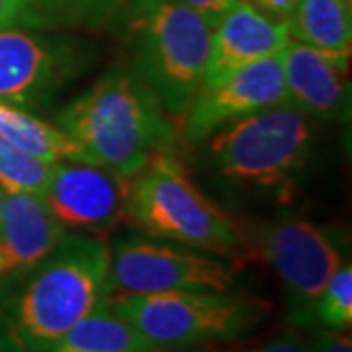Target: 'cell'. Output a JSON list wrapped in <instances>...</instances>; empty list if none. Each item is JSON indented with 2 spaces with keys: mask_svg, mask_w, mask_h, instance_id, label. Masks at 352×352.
Returning <instances> with one entry per match:
<instances>
[{
  "mask_svg": "<svg viewBox=\"0 0 352 352\" xmlns=\"http://www.w3.org/2000/svg\"><path fill=\"white\" fill-rule=\"evenodd\" d=\"M0 305V352H47L110 296V247L67 233Z\"/></svg>",
  "mask_w": 352,
  "mask_h": 352,
  "instance_id": "1",
  "label": "cell"
},
{
  "mask_svg": "<svg viewBox=\"0 0 352 352\" xmlns=\"http://www.w3.org/2000/svg\"><path fill=\"white\" fill-rule=\"evenodd\" d=\"M55 126L90 164L133 178L159 155L173 153L176 127L133 69H112L55 118Z\"/></svg>",
  "mask_w": 352,
  "mask_h": 352,
  "instance_id": "2",
  "label": "cell"
},
{
  "mask_svg": "<svg viewBox=\"0 0 352 352\" xmlns=\"http://www.w3.org/2000/svg\"><path fill=\"white\" fill-rule=\"evenodd\" d=\"M208 139V159L217 178L280 200L298 190V178L314 153L309 118L288 104L241 118Z\"/></svg>",
  "mask_w": 352,
  "mask_h": 352,
  "instance_id": "3",
  "label": "cell"
},
{
  "mask_svg": "<svg viewBox=\"0 0 352 352\" xmlns=\"http://www.w3.org/2000/svg\"><path fill=\"white\" fill-rule=\"evenodd\" d=\"M127 34L133 71L166 112L182 118L204 82L210 24L182 0H131Z\"/></svg>",
  "mask_w": 352,
  "mask_h": 352,
  "instance_id": "4",
  "label": "cell"
},
{
  "mask_svg": "<svg viewBox=\"0 0 352 352\" xmlns=\"http://www.w3.org/2000/svg\"><path fill=\"white\" fill-rule=\"evenodd\" d=\"M126 215L149 237L212 254H231L245 233L201 192L173 153H164L129 178Z\"/></svg>",
  "mask_w": 352,
  "mask_h": 352,
  "instance_id": "5",
  "label": "cell"
},
{
  "mask_svg": "<svg viewBox=\"0 0 352 352\" xmlns=\"http://www.w3.org/2000/svg\"><path fill=\"white\" fill-rule=\"evenodd\" d=\"M108 303L157 351L235 340L261 325L266 315L263 302L229 292L108 296Z\"/></svg>",
  "mask_w": 352,
  "mask_h": 352,
  "instance_id": "6",
  "label": "cell"
},
{
  "mask_svg": "<svg viewBox=\"0 0 352 352\" xmlns=\"http://www.w3.org/2000/svg\"><path fill=\"white\" fill-rule=\"evenodd\" d=\"M245 243L276 272L289 325L317 327L315 303L342 264V252L331 231L305 219H278L252 227Z\"/></svg>",
  "mask_w": 352,
  "mask_h": 352,
  "instance_id": "7",
  "label": "cell"
},
{
  "mask_svg": "<svg viewBox=\"0 0 352 352\" xmlns=\"http://www.w3.org/2000/svg\"><path fill=\"white\" fill-rule=\"evenodd\" d=\"M235 272L214 254L178 243L124 237L110 249V296L159 292H231Z\"/></svg>",
  "mask_w": 352,
  "mask_h": 352,
  "instance_id": "8",
  "label": "cell"
},
{
  "mask_svg": "<svg viewBox=\"0 0 352 352\" xmlns=\"http://www.w3.org/2000/svg\"><path fill=\"white\" fill-rule=\"evenodd\" d=\"M92 63L82 41L36 32L0 30V100L24 110L47 108Z\"/></svg>",
  "mask_w": 352,
  "mask_h": 352,
  "instance_id": "9",
  "label": "cell"
},
{
  "mask_svg": "<svg viewBox=\"0 0 352 352\" xmlns=\"http://www.w3.org/2000/svg\"><path fill=\"white\" fill-rule=\"evenodd\" d=\"M278 104H286L280 53L201 82L182 116V131L188 143H200L217 129Z\"/></svg>",
  "mask_w": 352,
  "mask_h": 352,
  "instance_id": "10",
  "label": "cell"
},
{
  "mask_svg": "<svg viewBox=\"0 0 352 352\" xmlns=\"http://www.w3.org/2000/svg\"><path fill=\"white\" fill-rule=\"evenodd\" d=\"M41 198L67 231L96 237L126 217L127 182L98 164L57 163Z\"/></svg>",
  "mask_w": 352,
  "mask_h": 352,
  "instance_id": "11",
  "label": "cell"
},
{
  "mask_svg": "<svg viewBox=\"0 0 352 352\" xmlns=\"http://www.w3.org/2000/svg\"><path fill=\"white\" fill-rule=\"evenodd\" d=\"M286 104L319 122H340L349 112V61L300 41L280 51Z\"/></svg>",
  "mask_w": 352,
  "mask_h": 352,
  "instance_id": "12",
  "label": "cell"
},
{
  "mask_svg": "<svg viewBox=\"0 0 352 352\" xmlns=\"http://www.w3.org/2000/svg\"><path fill=\"white\" fill-rule=\"evenodd\" d=\"M67 235L38 194H6L0 214V286L32 272Z\"/></svg>",
  "mask_w": 352,
  "mask_h": 352,
  "instance_id": "13",
  "label": "cell"
},
{
  "mask_svg": "<svg viewBox=\"0 0 352 352\" xmlns=\"http://www.w3.org/2000/svg\"><path fill=\"white\" fill-rule=\"evenodd\" d=\"M289 41L286 22L268 18L245 0H235L212 30L204 82H212L245 65L278 55Z\"/></svg>",
  "mask_w": 352,
  "mask_h": 352,
  "instance_id": "14",
  "label": "cell"
},
{
  "mask_svg": "<svg viewBox=\"0 0 352 352\" xmlns=\"http://www.w3.org/2000/svg\"><path fill=\"white\" fill-rule=\"evenodd\" d=\"M289 38L337 59H351L352 0H298L286 20Z\"/></svg>",
  "mask_w": 352,
  "mask_h": 352,
  "instance_id": "15",
  "label": "cell"
},
{
  "mask_svg": "<svg viewBox=\"0 0 352 352\" xmlns=\"http://www.w3.org/2000/svg\"><path fill=\"white\" fill-rule=\"evenodd\" d=\"M0 141L50 164L61 163V161L88 163L85 153L59 127L43 122L36 113L28 112L20 106L2 100H0Z\"/></svg>",
  "mask_w": 352,
  "mask_h": 352,
  "instance_id": "16",
  "label": "cell"
},
{
  "mask_svg": "<svg viewBox=\"0 0 352 352\" xmlns=\"http://www.w3.org/2000/svg\"><path fill=\"white\" fill-rule=\"evenodd\" d=\"M149 340L113 314L108 300L78 321L47 352H155Z\"/></svg>",
  "mask_w": 352,
  "mask_h": 352,
  "instance_id": "17",
  "label": "cell"
},
{
  "mask_svg": "<svg viewBox=\"0 0 352 352\" xmlns=\"http://www.w3.org/2000/svg\"><path fill=\"white\" fill-rule=\"evenodd\" d=\"M122 2L124 0H34L41 30L110 24L122 10Z\"/></svg>",
  "mask_w": 352,
  "mask_h": 352,
  "instance_id": "18",
  "label": "cell"
},
{
  "mask_svg": "<svg viewBox=\"0 0 352 352\" xmlns=\"http://www.w3.org/2000/svg\"><path fill=\"white\" fill-rule=\"evenodd\" d=\"M51 173H53V164L45 163L34 155L18 151L2 141V145H0V188L6 194L43 196Z\"/></svg>",
  "mask_w": 352,
  "mask_h": 352,
  "instance_id": "19",
  "label": "cell"
},
{
  "mask_svg": "<svg viewBox=\"0 0 352 352\" xmlns=\"http://www.w3.org/2000/svg\"><path fill=\"white\" fill-rule=\"evenodd\" d=\"M315 325L327 331H349L352 325V268L342 263L315 303ZM315 327V329H317Z\"/></svg>",
  "mask_w": 352,
  "mask_h": 352,
  "instance_id": "20",
  "label": "cell"
},
{
  "mask_svg": "<svg viewBox=\"0 0 352 352\" xmlns=\"http://www.w3.org/2000/svg\"><path fill=\"white\" fill-rule=\"evenodd\" d=\"M6 28L41 30L34 0H0V30Z\"/></svg>",
  "mask_w": 352,
  "mask_h": 352,
  "instance_id": "21",
  "label": "cell"
},
{
  "mask_svg": "<svg viewBox=\"0 0 352 352\" xmlns=\"http://www.w3.org/2000/svg\"><path fill=\"white\" fill-rule=\"evenodd\" d=\"M309 342L315 352H352V340L349 331H327V329H311Z\"/></svg>",
  "mask_w": 352,
  "mask_h": 352,
  "instance_id": "22",
  "label": "cell"
},
{
  "mask_svg": "<svg viewBox=\"0 0 352 352\" xmlns=\"http://www.w3.org/2000/svg\"><path fill=\"white\" fill-rule=\"evenodd\" d=\"M243 352H315L309 339H303L298 333H284L276 339L263 342L258 346H252Z\"/></svg>",
  "mask_w": 352,
  "mask_h": 352,
  "instance_id": "23",
  "label": "cell"
},
{
  "mask_svg": "<svg viewBox=\"0 0 352 352\" xmlns=\"http://www.w3.org/2000/svg\"><path fill=\"white\" fill-rule=\"evenodd\" d=\"M182 2L196 14H200L212 30L226 16L227 10L235 4V0H182Z\"/></svg>",
  "mask_w": 352,
  "mask_h": 352,
  "instance_id": "24",
  "label": "cell"
},
{
  "mask_svg": "<svg viewBox=\"0 0 352 352\" xmlns=\"http://www.w3.org/2000/svg\"><path fill=\"white\" fill-rule=\"evenodd\" d=\"M245 2L252 4L256 10L266 14L268 18H274L278 22H286L298 0H245Z\"/></svg>",
  "mask_w": 352,
  "mask_h": 352,
  "instance_id": "25",
  "label": "cell"
},
{
  "mask_svg": "<svg viewBox=\"0 0 352 352\" xmlns=\"http://www.w3.org/2000/svg\"><path fill=\"white\" fill-rule=\"evenodd\" d=\"M155 352H206V351H201L200 346H192V349H164V351H155Z\"/></svg>",
  "mask_w": 352,
  "mask_h": 352,
  "instance_id": "26",
  "label": "cell"
},
{
  "mask_svg": "<svg viewBox=\"0 0 352 352\" xmlns=\"http://www.w3.org/2000/svg\"><path fill=\"white\" fill-rule=\"evenodd\" d=\"M4 198H6V192L0 188V214H2V208H4Z\"/></svg>",
  "mask_w": 352,
  "mask_h": 352,
  "instance_id": "27",
  "label": "cell"
},
{
  "mask_svg": "<svg viewBox=\"0 0 352 352\" xmlns=\"http://www.w3.org/2000/svg\"><path fill=\"white\" fill-rule=\"evenodd\" d=\"M0 145H2V141H0Z\"/></svg>",
  "mask_w": 352,
  "mask_h": 352,
  "instance_id": "28",
  "label": "cell"
}]
</instances>
